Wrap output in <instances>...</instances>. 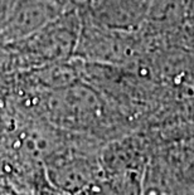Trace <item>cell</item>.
I'll list each match as a JSON object with an SVG mask.
<instances>
[{
	"label": "cell",
	"instance_id": "1",
	"mask_svg": "<svg viewBox=\"0 0 194 195\" xmlns=\"http://www.w3.org/2000/svg\"><path fill=\"white\" fill-rule=\"evenodd\" d=\"M81 24L80 10L67 9L28 35L8 42L13 53L15 72L73 58Z\"/></svg>",
	"mask_w": 194,
	"mask_h": 195
},
{
	"label": "cell",
	"instance_id": "2",
	"mask_svg": "<svg viewBox=\"0 0 194 195\" xmlns=\"http://www.w3.org/2000/svg\"><path fill=\"white\" fill-rule=\"evenodd\" d=\"M64 10L67 9L56 0H13L8 18L0 29V39L12 42L23 38Z\"/></svg>",
	"mask_w": 194,
	"mask_h": 195
},
{
	"label": "cell",
	"instance_id": "3",
	"mask_svg": "<svg viewBox=\"0 0 194 195\" xmlns=\"http://www.w3.org/2000/svg\"><path fill=\"white\" fill-rule=\"evenodd\" d=\"M168 161L171 174L185 188L194 189V137L171 146Z\"/></svg>",
	"mask_w": 194,
	"mask_h": 195
},
{
	"label": "cell",
	"instance_id": "4",
	"mask_svg": "<svg viewBox=\"0 0 194 195\" xmlns=\"http://www.w3.org/2000/svg\"><path fill=\"white\" fill-rule=\"evenodd\" d=\"M178 195H194V193H193V190L190 189L189 191H180Z\"/></svg>",
	"mask_w": 194,
	"mask_h": 195
}]
</instances>
